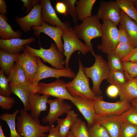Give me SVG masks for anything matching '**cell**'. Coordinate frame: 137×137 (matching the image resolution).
<instances>
[{
    "mask_svg": "<svg viewBox=\"0 0 137 137\" xmlns=\"http://www.w3.org/2000/svg\"><path fill=\"white\" fill-rule=\"evenodd\" d=\"M0 137H6L4 133L1 125H0Z\"/></svg>",
    "mask_w": 137,
    "mask_h": 137,
    "instance_id": "cell-50",
    "label": "cell"
},
{
    "mask_svg": "<svg viewBox=\"0 0 137 137\" xmlns=\"http://www.w3.org/2000/svg\"><path fill=\"white\" fill-rule=\"evenodd\" d=\"M73 99L71 101L82 114L88 123V126H91L94 123L96 114L92 101L80 96L72 95Z\"/></svg>",
    "mask_w": 137,
    "mask_h": 137,
    "instance_id": "cell-18",
    "label": "cell"
},
{
    "mask_svg": "<svg viewBox=\"0 0 137 137\" xmlns=\"http://www.w3.org/2000/svg\"><path fill=\"white\" fill-rule=\"evenodd\" d=\"M121 10L137 22V9L135 7L133 0H116Z\"/></svg>",
    "mask_w": 137,
    "mask_h": 137,
    "instance_id": "cell-29",
    "label": "cell"
},
{
    "mask_svg": "<svg viewBox=\"0 0 137 137\" xmlns=\"http://www.w3.org/2000/svg\"><path fill=\"white\" fill-rule=\"evenodd\" d=\"M21 1L23 3L22 9L24 10L26 8L25 13H28L32 10L35 5L40 3V0H21Z\"/></svg>",
    "mask_w": 137,
    "mask_h": 137,
    "instance_id": "cell-42",
    "label": "cell"
},
{
    "mask_svg": "<svg viewBox=\"0 0 137 137\" xmlns=\"http://www.w3.org/2000/svg\"><path fill=\"white\" fill-rule=\"evenodd\" d=\"M116 86L120 100L131 103L133 99L137 98V78H131L125 84Z\"/></svg>",
    "mask_w": 137,
    "mask_h": 137,
    "instance_id": "cell-22",
    "label": "cell"
},
{
    "mask_svg": "<svg viewBox=\"0 0 137 137\" xmlns=\"http://www.w3.org/2000/svg\"><path fill=\"white\" fill-rule=\"evenodd\" d=\"M35 37H32L26 39L13 38L8 40L0 39V48L9 54H15L23 51L25 46L34 42Z\"/></svg>",
    "mask_w": 137,
    "mask_h": 137,
    "instance_id": "cell-20",
    "label": "cell"
},
{
    "mask_svg": "<svg viewBox=\"0 0 137 137\" xmlns=\"http://www.w3.org/2000/svg\"><path fill=\"white\" fill-rule=\"evenodd\" d=\"M134 49L130 44L119 43L114 51L117 57L121 61L130 54Z\"/></svg>",
    "mask_w": 137,
    "mask_h": 137,
    "instance_id": "cell-37",
    "label": "cell"
},
{
    "mask_svg": "<svg viewBox=\"0 0 137 137\" xmlns=\"http://www.w3.org/2000/svg\"><path fill=\"white\" fill-rule=\"evenodd\" d=\"M59 130V127L57 125L56 127L53 125L50 126L48 131L49 134L45 137H62L60 133Z\"/></svg>",
    "mask_w": 137,
    "mask_h": 137,
    "instance_id": "cell-46",
    "label": "cell"
},
{
    "mask_svg": "<svg viewBox=\"0 0 137 137\" xmlns=\"http://www.w3.org/2000/svg\"><path fill=\"white\" fill-rule=\"evenodd\" d=\"M93 65L89 67H84V72L92 80L93 86L91 90L97 96L101 95L102 92L100 89L101 83L104 80H107L110 71L107 62L100 55L95 54Z\"/></svg>",
    "mask_w": 137,
    "mask_h": 137,
    "instance_id": "cell-3",
    "label": "cell"
},
{
    "mask_svg": "<svg viewBox=\"0 0 137 137\" xmlns=\"http://www.w3.org/2000/svg\"><path fill=\"white\" fill-rule=\"evenodd\" d=\"M8 19L5 15L0 14V38L3 40L13 38H20L22 32L20 30L14 31L7 22Z\"/></svg>",
    "mask_w": 137,
    "mask_h": 137,
    "instance_id": "cell-23",
    "label": "cell"
},
{
    "mask_svg": "<svg viewBox=\"0 0 137 137\" xmlns=\"http://www.w3.org/2000/svg\"><path fill=\"white\" fill-rule=\"evenodd\" d=\"M96 0H79L75 3V9L78 19L83 21L91 17L93 6Z\"/></svg>",
    "mask_w": 137,
    "mask_h": 137,
    "instance_id": "cell-26",
    "label": "cell"
},
{
    "mask_svg": "<svg viewBox=\"0 0 137 137\" xmlns=\"http://www.w3.org/2000/svg\"><path fill=\"white\" fill-rule=\"evenodd\" d=\"M106 93L109 97L114 98L119 95V90L116 86L111 84L107 87L106 90Z\"/></svg>",
    "mask_w": 137,
    "mask_h": 137,
    "instance_id": "cell-45",
    "label": "cell"
},
{
    "mask_svg": "<svg viewBox=\"0 0 137 137\" xmlns=\"http://www.w3.org/2000/svg\"><path fill=\"white\" fill-rule=\"evenodd\" d=\"M38 85L39 94L47 95L71 101L73 99L67 90V83L62 79H57L49 83L39 82Z\"/></svg>",
    "mask_w": 137,
    "mask_h": 137,
    "instance_id": "cell-10",
    "label": "cell"
},
{
    "mask_svg": "<svg viewBox=\"0 0 137 137\" xmlns=\"http://www.w3.org/2000/svg\"><path fill=\"white\" fill-rule=\"evenodd\" d=\"M2 70H0V95L10 97L12 92L10 87L8 78L4 74Z\"/></svg>",
    "mask_w": 137,
    "mask_h": 137,
    "instance_id": "cell-36",
    "label": "cell"
},
{
    "mask_svg": "<svg viewBox=\"0 0 137 137\" xmlns=\"http://www.w3.org/2000/svg\"><path fill=\"white\" fill-rule=\"evenodd\" d=\"M133 137H137V134Z\"/></svg>",
    "mask_w": 137,
    "mask_h": 137,
    "instance_id": "cell-53",
    "label": "cell"
},
{
    "mask_svg": "<svg viewBox=\"0 0 137 137\" xmlns=\"http://www.w3.org/2000/svg\"><path fill=\"white\" fill-rule=\"evenodd\" d=\"M16 62L22 67L26 76L27 82L31 84L34 79L38 68V57L33 55L25 47Z\"/></svg>",
    "mask_w": 137,
    "mask_h": 137,
    "instance_id": "cell-15",
    "label": "cell"
},
{
    "mask_svg": "<svg viewBox=\"0 0 137 137\" xmlns=\"http://www.w3.org/2000/svg\"><path fill=\"white\" fill-rule=\"evenodd\" d=\"M118 30L119 43L128 44L131 45L128 37L125 31L119 25Z\"/></svg>",
    "mask_w": 137,
    "mask_h": 137,
    "instance_id": "cell-44",
    "label": "cell"
},
{
    "mask_svg": "<svg viewBox=\"0 0 137 137\" xmlns=\"http://www.w3.org/2000/svg\"><path fill=\"white\" fill-rule=\"evenodd\" d=\"M15 101L14 98L0 95V107L3 110H9L13 106Z\"/></svg>",
    "mask_w": 137,
    "mask_h": 137,
    "instance_id": "cell-40",
    "label": "cell"
},
{
    "mask_svg": "<svg viewBox=\"0 0 137 137\" xmlns=\"http://www.w3.org/2000/svg\"><path fill=\"white\" fill-rule=\"evenodd\" d=\"M38 67L36 76L29 87L30 92L32 94L38 93V83L41 80L49 77L59 79L61 77L73 78L76 74L70 67L63 70L52 68L44 64L40 58L38 57Z\"/></svg>",
    "mask_w": 137,
    "mask_h": 137,
    "instance_id": "cell-4",
    "label": "cell"
},
{
    "mask_svg": "<svg viewBox=\"0 0 137 137\" xmlns=\"http://www.w3.org/2000/svg\"><path fill=\"white\" fill-rule=\"evenodd\" d=\"M66 5L68 14L71 16L74 23L77 24L79 20L76 12L75 4L77 0H61Z\"/></svg>",
    "mask_w": 137,
    "mask_h": 137,
    "instance_id": "cell-39",
    "label": "cell"
},
{
    "mask_svg": "<svg viewBox=\"0 0 137 137\" xmlns=\"http://www.w3.org/2000/svg\"><path fill=\"white\" fill-rule=\"evenodd\" d=\"M62 38L64 42L63 55L65 57V59L64 60L65 68L69 67L70 57L75 51H79L83 55L90 52L88 46L82 43L76 36L72 27H70L64 30Z\"/></svg>",
    "mask_w": 137,
    "mask_h": 137,
    "instance_id": "cell-8",
    "label": "cell"
},
{
    "mask_svg": "<svg viewBox=\"0 0 137 137\" xmlns=\"http://www.w3.org/2000/svg\"><path fill=\"white\" fill-rule=\"evenodd\" d=\"M125 122L137 126V110L132 106L126 118Z\"/></svg>",
    "mask_w": 137,
    "mask_h": 137,
    "instance_id": "cell-41",
    "label": "cell"
},
{
    "mask_svg": "<svg viewBox=\"0 0 137 137\" xmlns=\"http://www.w3.org/2000/svg\"><path fill=\"white\" fill-rule=\"evenodd\" d=\"M84 66L79 59L78 72L72 80L67 83V90L71 95L81 97L93 101L96 95L91 89L89 79L84 73Z\"/></svg>",
    "mask_w": 137,
    "mask_h": 137,
    "instance_id": "cell-5",
    "label": "cell"
},
{
    "mask_svg": "<svg viewBox=\"0 0 137 137\" xmlns=\"http://www.w3.org/2000/svg\"><path fill=\"white\" fill-rule=\"evenodd\" d=\"M137 134V126L124 122L121 127L118 137H133Z\"/></svg>",
    "mask_w": 137,
    "mask_h": 137,
    "instance_id": "cell-35",
    "label": "cell"
},
{
    "mask_svg": "<svg viewBox=\"0 0 137 137\" xmlns=\"http://www.w3.org/2000/svg\"><path fill=\"white\" fill-rule=\"evenodd\" d=\"M8 78L10 86L27 82L22 67L16 62L14 64Z\"/></svg>",
    "mask_w": 137,
    "mask_h": 137,
    "instance_id": "cell-28",
    "label": "cell"
},
{
    "mask_svg": "<svg viewBox=\"0 0 137 137\" xmlns=\"http://www.w3.org/2000/svg\"><path fill=\"white\" fill-rule=\"evenodd\" d=\"M121 61L137 62V47L134 48L132 52Z\"/></svg>",
    "mask_w": 137,
    "mask_h": 137,
    "instance_id": "cell-47",
    "label": "cell"
},
{
    "mask_svg": "<svg viewBox=\"0 0 137 137\" xmlns=\"http://www.w3.org/2000/svg\"><path fill=\"white\" fill-rule=\"evenodd\" d=\"M20 54H10L0 49V66L6 76H8L14 62Z\"/></svg>",
    "mask_w": 137,
    "mask_h": 137,
    "instance_id": "cell-27",
    "label": "cell"
},
{
    "mask_svg": "<svg viewBox=\"0 0 137 137\" xmlns=\"http://www.w3.org/2000/svg\"><path fill=\"white\" fill-rule=\"evenodd\" d=\"M30 84L27 82L10 86L12 93L16 95L22 102L24 110H30L28 103Z\"/></svg>",
    "mask_w": 137,
    "mask_h": 137,
    "instance_id": "cell-25",
    "label": "cell"
},
{
    "mask_svg": "<svg viewBox=\"0 0 137 137\" xmlns=\"http://www.w3.org/2000/svg\"><path fill=\"white\" fill-rule=\"evenodd\" d=\"M102 21L101 42L97 48L108 54L114 51L119 43V30L117 26L111 21L107 20Z\"/></svg>",
    "mask_w": 137,
    "mask_h": 137,
    "instance_id": "cell-9",
    "label": "cell"
},
{
    "mask_svg": "<svg viewBox=\"0 0 137 137\" xmlns=\"http://www.w3.org/2000/svg\"><path fill=\"white\" fill-rule=\"evenodd\" d=\"M56 11L59 13L67 16L68 15L66 6L61 0L57 1L55 6Z\"/></svg>",
    "mask_w": 137,
    "mask_h": 137,
    "instance_id": "cell-43",
    "label": "cell"
},
{
    "mask_svg": "<svg viewBox=\"0 0 137 137\" xmlns=\"http://www.w3.org/2000/svg\"><path fill=\"white\" fill-rule=\"evenodd\" d=\"M34 35L39 37L41 33H44L49 36L54 41L59 50L63 54V43L62 41V36L64 30L62 28L53 26L43 21L42 25L39 27H32Z\"/></svg>",
    "mask_w": 137,
    "mask_h": 137,
    "instance_id": "cell-16",
    "label": "cell"
},
{
    "mask_svg": "<svg viewBox=\"0 0 137 137\" xmlns=\"http://www.w3.org/2000/svg\"><path fill=\"white\" fill-rule=\"evenodd\" d=\"M42 5L40 3L34 6L32 10L26 15L15 17V22L24 32L31 31L32 27H39L43 23L41 17Z\"/></svg>",
    "mask_w": 137,
    "mask_h": 137,
    "instance_id": "cell-12",
    "label": "cell"
},
{
    "mask_svg": "<svg viewBox=\"0 0 137 137\" xmlns=\"http://www.w3.org/2000/svg\"><path fill=\"white\" fill-rule=\"evenodd\" d=\"M19 112L17 110L12 114L5 113L0 116V119L5 121L9 128L10 137H22L18 133L16 127L15 118Z\"/></svg>",
    "mask_w": 137,
    "mask_h": 137,
    "instance_id": "cell-30",
    "label": "cell"
},
{
    "mask_svg": "<svg viewBox=\"0 0 137 137\" xmlns=\"http://www.w3.org/2000/svg\"><path fill=\"white\" fill-rule=\"evenodd\" d=\"M92 101L96 114L101 116L120 115L132 107L131 103L121 100L115 102H106L101 95L97 96Z\"/></svg>",
    "mask_w": 137,
    "mask_h": 137,
    "instance_id": "cell-6",
    "label": "cell"
},
{
    "mask_svg": "<svg viewBox=\"0 0 137 137\" xmlns=\"http://www.w3.org/2000/svg\"><path fill=\"white\" fill-rule=\"evenodd\" d=\"M131 103L134 108L137 110V98L133 99L131 101Z\"/></svg>",
    "mask_w": 137,
    "mask_h": 137,
    "instance_id": "cell-49",
    "label": "cell"
},
{
    "mask_svg": "<svg viewBox=\"0 0 137 137\" xmlns=\"http://www.w3.org/2000/svg\"><path fill=\"white\" fill-rule=\"evenodd\" d=\"M133 1L135 7L137 8V0H133Z\"/></svg>",
    "mask_w": 137,
    "mask_h": 137,
    "instance_id": "cell-52",
    "label": "cell"
},
{
    "mask_svg": "<svg viewBox=\"0 0 137 137\" xmlns=\"http://www.w3.org/2000/svg\"><path fill=\"white\" fill-rule=\"evenodd\" d=\"M90 137H110L106 129L96 123L87 127Z\"/></svg>",
    "mask_w": 137,
    "mask_h": 137,
    "instance_id": "cell-34",
    "label": "cell"
},
{
    "mask_svg": "<svg viewBox=\"0 0 137 137\" xmlns=\"http://www.w3.org/2000/svg\"><path fill=\"white\" fill-rule=\"evenodd\" d=\"M129 80L124 71H110L107 80L111 84L121 85L125 83Z\"/></svg>",
    "mask_w": 137,
    "mask_h": 137,
    "instance_id": "cell-31",
    "label": "cell"
},
{
    "mask_svg": "<svg viewBox=\"0 0 137 137\" xmlns=\"http://www.w3.org/2000/svg\"><path fill=\"white\" fill-rule=\"evenodd\" d=\"M7 6L6 2L4 0H0V14L5 15L7 14Z\"/></svg>",
    "mask_w": 137,
    "mask_h": 137,
    "instance_id": "cell-48",
    "label": "cell"
},
{
    "mask_svg": "<svg viewBox=\"0 0 137 137\" xmlns=\"http://www.w3.org/2000/svg\"><path fill=\"white\" fill-rule=\"evenodd\" d=\"M100 19L97 15H93L84 19L79 25L75 24L73 27L76 36L84 41L94 56L96 54L91 41L102 36V24Z\"/></svg>",
    "mask_w": 137,
    "mask_h": 137,
    "instance_id": "cell-1",
    "label": "cell"
},
{
    "mask_svg": "<svg viewBox=\"0 0 137 137\" xmlns=\"http://www.w3.org/2000/svg\"><path fill=\"white\" fill-rule=\"evenodd\" d=\"M50 96L45 94L40 95L30 93L28 103L31 112L29 115L35 121L40 122L39 118L41 112L47 110V101Z\"/></svg>",
    "mask_w": 137,
    "mask_h": 137,
    "instance_id": "cell-19",
    "label": "cell"
},
{
    "mask_svg": "<svg viewBox=\"0 0 137 137\" xmlns=\"http://www.w3.org/2000/svg\"><path fill=\"white\" fill-rule=\"evenodd\" d=\"M108 66L110 71H123L122 62L117 57L114 51L107 54Z\"/></svg>",
    "mask_w": 137,
    "mask_h": 137,
    "instance_id": "cell-33",
    "label": "cell"
},
{
    "mask_svg": "<svg viewBox=\"0 0 137 137\" xmlns=\"http://www.w3.org/2000/svg\"><path fill=\"white\" fill-rule=\"evenodd\" d=\"M123 71L129 80L137 78V62H122Z\"/></svg>",
    "mask_w": 137,
    "mask_h": 137,
    "instance_id": "cell-38",
    "label": "cell"
},
{
    "mask_svg": "<svg viewBox=\"0 0 137 137\" xmlns=\"http://www.w3.org/2000/svg\"><path fill=\"white\" fill-rule=\"evenodd\" d=\"M64 119L58 118L57 125L59 128L60 133L62 137H66L71 127L76 123L78 114L74 111L71 110L67 114Z\"/></svg>",
    "mask_w": 137,
    "mask_h": 137,
    "instance_id": "cell-24",
    "label": "cell"
},
{
    "mask_svg": "<svg viewBox=\"0 0 137 137\" xmlns=\"http://www.w3.org/2000/svg\"><path fill=\"white\" fill-rule=\"evenodd\" d=\"M42 5L41 17L42 21L50 25L60 27L64 30L70 27L67 22H63L57 16L49 0H41Z\"/></svg>",
    "mask_w": 137,
    "mask_h": 137,
    "instance_id": "cell-17",
    "label": "cell"
},
{
    "mask_svg": "<svg viewBox=\"0 0 137 137\" xmlns=\"http://www.w3.org/2000/svg\"><path fill=\"white\" fill-rule=\"evenodd\" d=\"M87 127L85 123L79 118L70 130L74 137H90Z\"/></svg>",
    "mask_w": 137,
    "mask_h": 137,
    "instance_id": "cell-32",
    "label": "cell"
},
{
    "mask_svg": "<svg viewBox=\"0 0 137 137\" xmlns=\"http://www.w3.org/2000/svg\"><path fill=\"white\" fill-rule=\"evenodd\" d=\"M129 109L119 115L103 117L96 114L94 123L104 127L110 137H118L122 125L125 122Z\"/></svg>",
    "mask_w": 137,
    "mask_h": 137,
    "instance_id": "cell-11",
    "label": "cell"
},
{
    "mask_svg": "<svg viewBox=\"0 0 137 137\" xmlns=\"http://www.w3.org/2000/svg\"><path fill=\"white\" fill-rule=\"evenodd\" d=\"M97 15L102 21L109 20L117 26L121 17L122 11L115 1H103L99 3Z\"/></svg>",
    "mask_w": 137,
    "mask_h": 137,
    "instance_id": "cell-14",
    "label": "cell"
},
{
    "mask_svg": "<svg viewBox=\"0 0 137 137\" xmlns=\"http://www.w3.org/2000/svg\"><path fill=\"white\" fill-rule=\"evenodd\" d=\"M20 115L17 116L16 123L17 130L22 137H45V132H48L50 126H43L40 122L33 119L27 111L24 109L20 111Z\"/></svg>",
    "mask_w": 137,
    "mask_h": 137,
    "instance_id": "cell-2",
    "label": "cell"
},
{
    "mask_svg": "<svg viewBox=\"0 0 137 137\" xmlns=\"http://www.w3.org/2000/svg\"><path fill=\"white\" fill-rule=\"evenodd\" d=\"M25 47L31 54L41 58L44 62L48 63L54 68L61 70L65 68L63 60L64 56L60 52L55 43H52L48 49L41 47L37 49L28 44L25 45Z\"/></svg>",
    "mask_w": 137,
    "mask_h": 137,
    "instance_id": "cell-7",
    "label": "cell"
},
{
    "mask_svg": "<svg viewBox=\"0 0 137 137\" xmlns=\"http://www.w3.org/2000/svg\"><path fill=\"white\" fill-rule=\"evenodd\" d=\"M66 137H74L71 131H69Z\"/></svg>",
    "mask_w": 137,
    "mask_h": 137,
    "instance_id": "cell-51",
    "label": "cell"
},
{
    "mask_svg": "<svg viewBox=\"0 0 137 137\" xmlns=\"http://www.w3.org/2000/svg\"><path fill=\"white\" fill-rule=\"evenodd\" d=\"M122 11V16L119 23L127 34L132 46L137 47V22Z\"/></svg>",
    "mask_w": 137,
    "mask_h": 137,
    "instance_id": "cell-21",
    "label": "cell"
},
{
    "mask_svg": "<svg viewBox=\"0 0 137 137\" xmlns=\"http://www.w3.org/2000/svg\"><path fill=\"white\" fill-rule=\"evenodd\" d=\"M64 100L56 98L54 99H48L47 104L50 106L49 113L43 117L42 122L44 124L48 123L50 126L53 125L58 117L71 110L72 107Z\"/></svg>",
    "mask_w": 137,
    "mask_h": 137,
    "instance_id": "cell-13",
    "label": "cell"
}]
</instances>
